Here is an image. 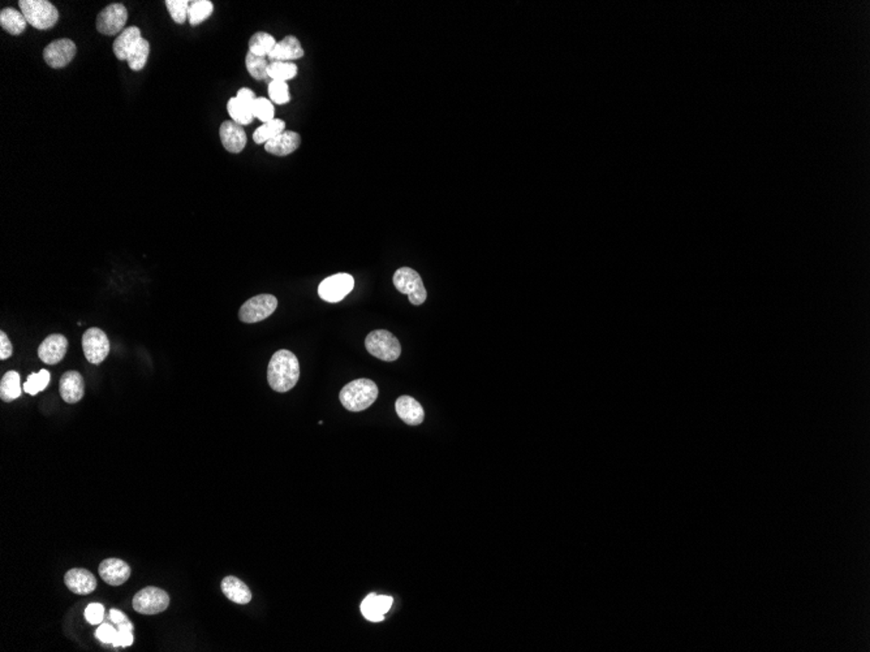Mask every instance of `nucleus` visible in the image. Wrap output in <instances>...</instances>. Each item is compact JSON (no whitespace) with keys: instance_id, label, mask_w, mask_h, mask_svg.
<instances>
[{"instance_id":"f257e3e1","label":"nucleus","mask_w":870,"mask_h":652,"mask_svg":"<svg viewBox=\"0 0 870 652\" xmlns=\"http://www.w3.org/2000/svg\"><path fill=\"white\" fill-rule=\"evenodd\" d=\"M300 379V364L290 350L281 349L271 357L267 367V380L275 392H288Z\"/></svg>"},{"instance_id":"f03ea898","label":"nucleus","mask_w":870,"mask_h":652,"mask_svg":"<svg viewBox=\"0 0 870 652\" xmlns=\"http://www.w3.org/2000/svg\"><path fill=\"white\" fill-rule=\"evenodd\" d=\"M378 397V387L370 379H356L344 386L339 399L349 412H362L372 406Z\"/></svg>"},{"instance_id":"7ed1b4c3","label":"nucleus","mask_w":870,"mask_h":652,"mask_svg":"<svg viewBox=\"0 0 870 652\" xmlns=\"http://www.w3.org/2000/svg\"><path fill=\"white\" fill-rule=\"evenodd\" d=\"M20 10L29 25L39 30H47L59 21V11L47 0H20Z\"/></svg>"},{"instance_id":"20e7f679","label":"nucleus","mask_w":870,"mask_h":652,"mask_svg":"<svg viewBox=\"0 0 870 652\" xmlns=\"http://www.w3.org/2000/svg\"><path fill=\"white\" fill-rule=\"evenodd\" d=\"M366 350L375 358L386 362L396 361L402 355V345L391 332L375 330L365 340Z\"/></svg>"},{"instance_id":"39448f33","label":"nucleus","mask_w":870,"mask_h":652,"mask_svg":"<svg viewBox=\"0 0 870 652\" xmlns=\"http://www.w3.org/2000/svg\"><path fill=\"white\" fill-rule=\"evenodd\" d=\"M394 286L400 293L409 297V302L415 306L422 305L426 298L428 292L424 286V281L417 271L411 267H402L394 274L393 277Z\"/></svg>"},{"instance_id":"423d86ee","label":"nucleus","mask_w":870,"mask_h":652,"mask_svg":"<svg viewBox=\"0 0 870 652\" xmlns=\"http://www.w3.org/2000/svg\"><path fill=\"white\" fill-rule=\"evenodd\" d=\"M133 608L141 615H158L170 606V596L158 587H145L133 597Z\"/></svg>"},{"instance_id":"0eeeda50","label":"nucleus","mask_w":870,"mask_h":652,"mask_svg":"<svg viewBox=\"0 0 870 652\" xmlns=\"http://www.w3.org/2000/svg\"><path fill=\"white\" fill-rule=\"evenodd\" d=\"M278 308V299L273 295H258L248 299L239 311V318L244 323L265 321Z\"/></svg>"},{"instance_id":"6e6552de","label":"nucleus","mask_w":870,"mask_h":652,"mask_svg":"<svg viewBox=\"0 0 870 652\" xmlns=\"http://www.w3.org/2000/svg\"><path fill=\"white\" fill-rule=\"evenodd\" d=\"M355 288V279L349 274L333 275L326 277L318 286V295L327 302H340L348 296Z\"/></svg>"},{"instance_id":"1a4fd4ad","label":"nucleus","mask_w":870,"mask_h":652,"mask_svg":"<svg viewBox=\"0 0 870 652\" xmlns=\"http://www.w3.org/2000/svg\"><path fill=\"white\" fill-rule=\"evenodd\" d=\"M82 349L90 364H102L110 353V342L107 335L101 328H89L82 336Z\"/></svg>"},{"instance_id":"9d476101","label":"nucleus","mask_w":870,"mask_h":652,"mask_svg":"<svg viewBox=\"0 0 870 652\" xmlns=\"http://www.w3.org/2000/svg\"><path fill=\"white\" fill-rule=\"evenodd\" d=\"M127 19V8L123 4L120 3L110 4L106 7L105 10L99 12L97 17V29L99 33L105 35L123 33Z\"/></svg>"},{"instance_id":"9b49d317","label":"nucleus","mask_w":870,"mask_h":652,"mask_svg":"<svg viewBox=\"0 0 870 652\" xmlns=\"http://www.w3.org/2000/svg\"><path fill=\"white\" fill-rule=\"evenodd\" d=\"M76 52L77 48L75 42L68 38H61L46 46L43 51V59L51 68H64L75 59Z\"/></svg>"},{"instance_id":"f8f14e48","label":"nucleus","mask_w":870,"mask_h":652,"mask_svg":"<svg viewBox=\"0 0 870 652\" xmlns=\"http://www.w3.org/2000/svg\"><path fill=\"white\" fill-rule=\"evenodd\" d=\"M68 340L66 336L54 333L47 336L38 348V357L47 365H57L67 355Z\"/></svg>"},{"instance_id":"ddd939ff","label":"nucleus","mask_w":870,"mask_h":652,"mask_svg":"<svg viewBox=\"0 0 870 652\" xmlns=\"http://www.w3.org/2000/svg\"><path fill=\"white\" fill-rule=\"evenodd\" d=\"M219 135H221L223 148L230 152L239 154L246 146L248 138H246L244 128L235 123L233 120H226L221 124Z\"/></svg>"},{"instance_id":"4468645a","label":"nucleus","mask_w":870,"mask_h":652,"mask_svg":"<svg viewBox=\"0 0 870 652\" xmlns=\"http://www.w3.org/2000/svg\"><path fill=\"white\" fill-rule=\"evenodd\" d=\"M66 586L77 595H89L97 589V580L92 573L81 568L70 569L64 575Z\"/></svg>"},{"instance_id":"2eb2a0df","label":"nucleus","mask_w":870,"mask_h":652,"mask_svg":"<svg viewBox=\"0 0 870 652\" xmlns=\"http://www.w3.org/2000/svg\"><path fill=\"white\" fill-rule=\"evenodd\" d=\"M61 399L68 404H76L81 400L85 393V384L81 374L77 371H67L63 374L59 383Z\"/></svg>"},{"instance_id":"dca6fc26","label":"nucleus","mask_w":870,"mask_h":652,"mask_svg":"<svg viewBox=\"0 0 870 652\" xmlns=\"http://www.w3.org/2000/svg\"><path fill=\"white\" fill-rule=\"evenodd\" d=\"M99 575L106 584L120 586L130 577V566L120 559H107L99 565Z\"/></svg>"},{"instance_id":"f3484780","label":"nucleus","mask_w":870,"mask_h":652,"mask_svg":"<svg viewBox=\"0 0 870 652\" xmlns=\"http://www.w3.org/2000/svg\"><path fill=\"white\" fill-rule=\"evenodd\" d=\"M395 409L402 421L409 426H418L425 418L422 405L411 396H402L395 402Z\"/></svg>"},{"instance_id":"a211bd4d","label":"nucleus","mask_w":870,"mask_h":652,"mask_svg":"<svg viewBox=\"0 0 870 652\" xmlns=\"http://www.w3.org/2000/svg\"><path fill=\"white\" fill-rule=\"evenodd\" d=\"M300 144H301V137L299 133L293 130H284L283 133L279 135L278 137L266 142L265 150L273 155L286 157L299 149Z\"/></svg>"},{"instance_id":"6ab92c4d","label":"nucleus","mask_w":870,"mask_h":652,"mask_svg":"<svg viewBox=\"0 0 870 652\" xmlns=\"http://www.w3.org/2000/svg\"><path fill=\"white\" fill-rule=\"evenodd\" d=\"M302 57H304V50H302L300 41L293 35H287L284 39H281L277 43V46L274 47L273 52L268 55V60L292 61Z\"/></svg>"},{"instance_id":"aec40b11","label":"nucleus","mask_w":870,"mask_h":652,"mask_svg":"<svg viewBox=\"0 0 870 652\" xmlns=\"http://www.w3.org/2000/svg\"><path fill=\"white\" fill-rule=\"evenodd\" d=\"M142 39L141 30L137 26H129L123 30V33L117 37L114 42V54L119 60H128L132 51L139 45Z\"/></svg>"},{"instance_id":"412c9836","label":"nucleus","mask_w":870,"mask_h":652,"mask_svg":"<svg viewBox=\"0 0 870 652\" xmlns=\"http://www.w3.org/2000/svg\"><path fill=\"white\" fill-rule=\"evenodd\" d=\"M221 591L227 599L236 604H248L252 600V593L249 587L237 577H226L221 581Z\"/></svg>"},{"instance_id":"4be33fe9","label":"nucleus","mask_w":870,"mask_h":652,"mask_svg":"<svg viewBox=\"0 0 870 652\" xmlns=\"http://www.w3.org/2000/svg\"><path fill=\"white\" fill-rule=\"evenodd\" d=\"M0 25L10 34L20 35L26 29L28 21L23 12H19L14 8H4L0 12Z\"/></svg>"},{"instance_id":"5701e85b","label":"nucleus","mask_w":870,"mask_h":652,"mask_svg":"<svg viewBox=\"0 0 870 652\" xmlns=\"http://www.w3.org/2000/svg\"><path fill=\"white\" fill-rule=\"evenodd\" d=\"M23 389L20 387V374L16 371H8L0 383V399L4 402H11L21 396Z\"/></svg>"},{"instance_id":"b1692460","label":"nucleus","mask_w":870,"mask_h":652,"mask_svg":"<svg viewBox=\"0 0 870 652\" xmlns=\"http://www.w3.org/2000/svg\"><path fill=\"white\" fill-rule=\"evenodd\" d=\"M286 129V123L280 119H274L268 123H264V126H259L258 129H255L253 133V139L255 144L261 145V144H266L268 141L278 137L280 133H283Z\"/></svg>"},{"instance_id":"393cba45","label":"nucleus","mask_w":870,"mask_h":652,"mask_svg":"<svg viewBox=\"0 0 870 652\" xmlns=\"http://www.w3.org/2000/svg\"><path fill=\"white\" fill-rule=\"evenodd\" d=\"M277 43L278 42L275 41V38L273 35L259 32V33H255L250 38V41H249V52L258 55V57H267L273 52V50H274V47L277 46Z\"/></svg>"},{"instance_id":"a878e982","label":"nucleus","mask_w":870,"mask_h":652,"mask_svg":"<svg viewBox=\"0 0 870 652\" xmlns=\"http://www.w3.org/2000/svg\"><path fill=\"white\" fill-rule=\"evenodd\" d=\"M214 6L210 0H195L190 1L188 10V20L193 26L204 23L212 14Z\"/></svg>"},{"instance_id":"bb28decb","label":"nucleus","mask_w":870,"mask_h":652,"mask_svg":"<svg viewBox=\"0 0 870 652\" xmlns=\"http://www.w3.org/2000/svg\"><path fill=\"white\" fill-rule=\"evenodd\" d=\"M268 77L274 81L293 80L297 75V66L292 61H273L267 69Z\"/></svg>"},{"instance_id":"cd10ccee","label":"nucleus","mask_w":870,"mask_h":652,"mask_svg":"<svg viewBox=\"0 0 870 652\" xmlns=\"http://www.w3.org/2000/svg\"><path fill=\"white\" fill-rule=\"evenodd\" d=\"M227 110L230 116L233 117V121L237 123L239 126H249L255 119L252 110L241 103L236 97H233L228 101Z\"/></svg>"},{"instance_id":"c85d7f7f","label":"nucleus","mask_w":870,"mask_h":652,"mask_svg":"<svg viewBox=\"0 0 870 652\" xmlns=\"http://www.w3.org/2000/svg\"><path fill=\"white\" fill-rule=\"evenodd\" d=\"M245 64H246L248 72L255 80H266L268 77V73H267L268 61L266 57H258L248 51L245 57Z\"/></svg>"},{"instance_id":"c756f323","label":"nucleus","mask_w":870,"mask_h":652,"mask_svg":"<svg viewBox=\"0 0 870 652\" xmlns=\"http://www.w3.org/2000/svg\"><path fill=\"white\" fill-rule=\"evenodd\" d=\"M149 52H150V45H149V42L145 38H142L139 41V45L136 46V48L132 51V54L128 57L127 61L128 64H129V68L132 69V70H136V72L144 69V67L148 63Z\"/></svg>"},{"instance_id":"7c9ffc66","label":"nucleus","mask_w":870,"mask_h":652,"mask_svg":"<svg viewBox=\"0 0 870 652\" xmlns=\"http://www.w3.org/2000/svg\"><path fill=\"white\" fill-rule=\"evenodd\" d=\"M50 380H51L50 373L47 370H41L39 373H33L28 377L23 389L26 393L34 396L38 392H42L46 389Z\"/></svg>"},{"instance_id":"2f4dec72","label":"nucleus","mask_w":870,"mask_h":652,"mask_svg":"<svg viewBox=\"0 0 870 652\" xmlns=\"http://www.w3.org/2000/svg\"><path fill=\"white\" fill-rule=\"evenodd\" d=\"M270 101L277 104L288 103L290 101V88L284 81H271L268 83Z\"/></svg>"},{"instance_id":"473e14b6","label":"nucleus","mask_w":870,"mask_h":652,"mask_svg":"<svg viewBox=\"0 0 870 652\" xmlns=\"http://www.w3.org/2000/svg\"><path fill=\"white\" fill-rule=\"evenodd\" d=\"M252 112H253L255 119H258V120H261L264 123H268V121L274 120L275 110H274V104L270 99L259 97V98L255 99V103L252 106Z\"/></svg>"},{"instance_id":"72a5a7b5","label":"nucleus","mask_w":870,"mask_h":652,"mask_svg":"<svg viewBox=\"0 0 870 652\" xmlns=\"http://www.w3.org/2000/svg\"><path fill=\"white\" fill-rule=\"evenodd\" d=\"M166 7L175 23H184L188 19V10L190 1L188 0H166Z\"/></svg>"},{"instance_id":"f704fd0d","label":"nucleus","mask_w":870,"mask_h":652,"mask_svg":"<svg viewBox=\"0 0 870 652\" xmlns=\"http://www.w3.org/2000/svg\"><path fill=\"white\" fill-rule=\"evenodd\" d=\"M117 634L115 637V641L112 643L114 647H128L130 644H133V625L132 622L128 620L121 624L117 625Z\"/></svg>"},{"instance_id":"c9c22d12","label":"nucleus","mask_w":870,"mask_h":652,"mask_svg":"<svg viewBox=\"0 0 870 652\" xmlns=\"http://www.w3.org/2000/svg\"><path fill=\"white\" fill-rule=\"evenodd\" d=\"M375 595L377 594H370V595L365 597V600L361 604V612H362L364 618H366V620L373 621V622H381V621L384 620V615L378 611V608L375 606V603H374Z\"/></svg>"},{"instance_id":"e433bc0d","label":"nucleus","mask_w":870,"mask_h":652,"mask_svg":"<svg viewBox=\"0 0 870 652\" xmlns=\"http://www.w3.org/2000/svg\"><path fill=\"white\" fill-rule=\"evenodd\" d=\"M85 618L92 625H101L105 620V606L99 603H92L85 609Z\"/></svg>"},{"instance_id":"4c0bfd02","label":"nucleus","mask_w":870,"mask_h":652,"mask_svg":"<svg viewBox=\"0 0 870 652\" xmlns=\"http://www.w3.org/2000/svg\"><path fill=\"white\" fill-rule=\"evenodd\" d=\"M117 629L112 628L110 624H101L95 631V637L106 644H112L117 637Z\"/></svg>"},{"instance_id":"58836bf2","label":"nucleus","mask_w":870,"mask_h":652,"mask_svg":"<svg viewBox=\"0 0 870 652\" xmlns=\"http://www.w3.org/2000/svg\"><path fill=\"white\" fill-rule=\"evenodd\" d=\"M13 353L12 344L4 332H0V359H7Z\"/></svg>"},{"instance_id":"ea45409f","label":"nucleus","mask_w":870,"mask_h":652,"mask_svg":"<svg viewBox=\"0 0 870 652\" xmlns=\"http://www.w3.org/2000/svg\"><path fill=\"white\" fill-rule=\"evenodd\" d=\"M236 98H237L241 103L244 104V106L249 107L250 110H252V106H253L255 99H257L255 92H252L250 89H248V88H243V89H240V90L237 92Z\"/></svg>"},{"instance_id":"a19ab883","label":"nucleus","mask_w":870,"mask_h":652,"mask_svg":"<svg viewBox=\"0 0 870 652\" xmlns=\"http://www.w3.org/2000/svg\"><path fill=\"white\" fill-rule=\"evenodd\" d=\"M374 603H375V606L378 608V611L383 615H386L390 611L391 606H393L394 599L391 596L375 595Z\"/></svg>"},{"instance_id":"79ce46f5","label":"nucleus","mask_w":870,"mask_h":652,"mask_svg":"<svg viewBox=\"0 0 870 652\" xmlns=\"http://www.w3.org/2000/svg\"><path fill=\"white\" fill-rule=\"evenodd\" d=\"M110 620H111L115 625H119V624H121V622H124V621H128L129 618H127V615H126V613H123V612H120V611H117V609H111V611H110Z\"/></svg>"}]
</instances>
